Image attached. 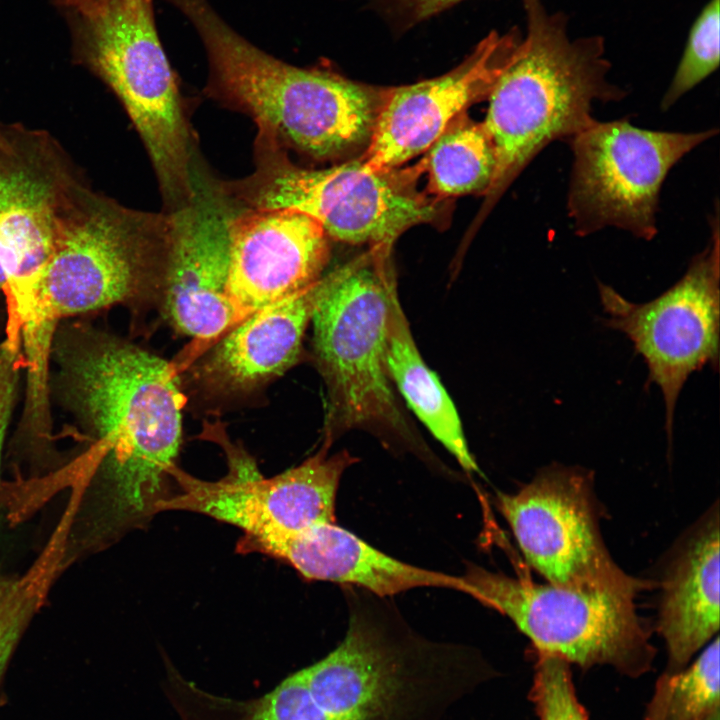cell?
Segmentation results:
<instances>
[{"label": "cell", "mask_w": 720, "mask_h": 720, "mask_svg": "<svg viewBox=\"0 0 720 720\" xmlns=\"http://www.w3.org/2000/svg\"><path fill=\"white\" fill-rule=\"evenodd\" d=\"M281 148L258 133L257 168L235 185L251 208L295 210L314 219L329 238L369 247H392L407 229L440 216V201L416 190L414 173L376 172L361 158L306 169Z\"/></svg>", "instance_id": "obj_6"}, {"label": "cell", "mask_w": 720, "mask_h": 720, "mask_svg": "<svg viewBox=\"0 0 720 720\" xmlns=\"http://www.w3.org/2000/svg\"><path fill=\"white\" fill-rule=\"evenodd\" d=\"M169 219L124 208L74 181L40 293L50 320L123 303L143 288L164 250Z\"/></svg>", "instance_id": "obj_7"}, {"label": "cell", "mask_w": 720, "mask_h": 720, "mask_svg": "<svg viewBox=\"0 0 720 720\" xmlns=\"http://www.w3.org/2000/svg\"><path fill=\"white\" fill-rule=\"evenodd\" d=\"M75 60L117 95L173 210L193 193L191 141L176 76L159 39L153 0H53Z\"/></svg>", "instance_id": "obj_5"}, {"label": "cell", "mask_w": 720, "mask_h": 720, "mask_svg": "<svg viewBox=\"0 0 720 720\" xmlns=\"http://www.w3.org/2000/svg\"><path fill=\"white\" fill-rule=\"evenodd\" d=\"M322 288L321 277L232 326L204 361L203 378L221 390L239 392L284 373L299 358Z\"/></svg>", "instance_id": "obj_19"}, {"label": "cell", "mask_w": 720, "mask_h": 720, "mask_svg": "<svg viewBox=\"0 0 720 720\" xmlns=\"http://www.w3.org/2000/svg\"><path fill=\"white\" fill-rule=\"evenodd\" d=\"M229 460L227 476L205 481L177 466L171 470L174 490L159 513L184 510L233 525L247 536L295 532L335 522L338 486L343 472L358 459L347 450L329 455L328 444L300 465L272 478L263 477L255 463L223 433Z\"/></svg>", "instance_id": "obj_12"}, {"label": "cell", "mask_w": 720, "mask_h": 720, "mask_svg": "<svg viewBox=\"0 0 720 720\" xmlns=\"http://www.w3.org/2000/svg\"><path fill=\"white\" fill-rule=\"evenodd\" d=\"M74 181L42 136L0 134V262L8 305L38 300Z\"/></svg>", "instance_id": "obj_13"}, {"label": "cell", "mask_w": 720, "mask_h": 720, "mask_svg": "<svg viewBox=\"0 0 720 720\" xmlns=\"http://www.w3.org/2000/svg\"><path fill=\"white\" fill-rule=\"evenodd\" d=\"M531 698L539 720H589L563 660L538 655Z\"/></svg>", "instance_id": "obj_27"}, {"label": "cell", "mask_w": 720, "mask_h": 720, "mask_svg": "<svg viewBox=\"0 0 720 720\" xmlns=\"http://www.w3.org/2000/svg\"><path fill=\"white\" fill-rule=\"evenodd\" d=\"M25 366L21 344L6 337L0 343V459L17 392L19 371Z\"/></svg>", "instance_id": "obj_29"}, {"label": "cell", "mask_w": 720, "mask_h": 720, "mask_svg": "<svg viewBox=\"0 0 720 720\" xmlns=\"http://www.w3.org/2000/svg\"><path fill=\"white\" fill-rule=\"evenodd\" d=\"M166 666L163 689L180 720H334L312 698L301 670L263 696L237 700L209 693Z\"/></svg>", "instance_id": "obj_22"}, {"label": "cell", "mask_w": 720, "mask_h": 720, "mask_svg": "<svg viewBox=\"0 0 720 720\" xmlns=\"http://www.w3.org/2000/svg\"><path fill=\"white\" fill-rule=\"evenodd\" d=\"M6 286V277L3 270V267L0 262V290L4 291Z\"/></svg>", "instance_id": "obj_30"}, {"label": "cell", "mask_w": 720, "mask_h": 720, "mask_svg": "<svg viewBox=\"0 0 720 720\" xmlns=\"http://www.w3.org/2000/svg\"><path fill=\"white\" fill-rule=\"evenodd\" d=\"M689 666L657 681L645 720H708L719 715V638Z\"/></svg>", "instance_id": "obj_24"}, {"label": "cell", "mask_w": 720, "mask_h": 720, "mask_svg": "<svg viewBox=\"0 0 720 720\" xmlns=\"http://www.w3.org/2000/svg\"><path fill=\"white\" fill-rule=\"evenodd\" d=\"M59 537L26 574L0 579V676L58 569Z\"/></svg>", "instance_id": "obj_25"}, {"label": "cell", "mask_w": 720, "mask_h": 720, "mask_svg": "<svg viewBox=\"0 0 720 720\" xmlns=\"http://www.w3.org/2000/svg\"><path fill=\"white\" fill-rule=\"evenodd\" d=\"M421 170L434 198L486 194L496 169V154L482 122L457 116L426 151Z\"/></svg>", "instance_id": "obj_23"}, {"label": "cell", "mask_w": 720, "mask_h": 720, "mask_svg": "<svg viewBox=\"0 0 720 720\" xmlns=\"http://www.w3.org/2000/svg\"><path fill=\"white\" fill-rule=\"evenodd\" d=\"M386 359L393 385L412 411L464 470L478 472L457 409L415 344L395 277L389 285Z\"/></svg>", "instance_id": "obj_21"}, {"label": "cell", "mask_w": 720, "mask_h": 720, "mask_svg": "<svg viewBox=\"0 0 720 720\" xmlns=\"http://www.w3.org/2000/svg\"><path fill=\"white\" fill-rule=\"evenodd\" d=\"M61 353L71 402L96 437L92 530L112 541L145 527L172 494L184 397L176 368L117 338L86 334Z\"/></svg>", "instance_id": "obj_1"}, {"label": "cell", "mask_w": 720, "mask_h": 720, "mask_svg": "<svg viewBox=\"0 0 720 720\" xmlns=\"http://www.w3.org/2000/svg\"><path fill=\"white\" fill-rule=\"evenodd\" d=\"M176 6L206 50L209 91L252 116L259 133L318 159L367 146L387 88L285 63L239 35L208 0Z\"/></svg>", "instance_id": "obj_2"}, {"label": "cell", "mask_w": 720, "mask_h": 720, "mask_svg": "<svg viewBox=\"0 0 720 720\" xmlns=\"http://www.w3.org/2000/svg\"><path fill=\"white\" fill-rule=\"evenodd\" d=\"M497 507L527 562L549 584L631 598L649 583L626 574L602 539L591 473L553 465Z\"/></svg>", "instance_id": "obj_11"}, {"label": "cell", "mask_w": 720, "mask_h": 720, "mask_svg": "<svg viewBox=\"0 0 720 720\" xmlns=\"http://www.w3.org/2000/svg\"><path fill=\"white\" fill-rule=\"evenodd\" d=\"M231 213L193 181L189 201L168 215L164 307L181 333L210 341L243 319L226 296Z\"/></svg>", "instance_id": "obj_14"}, {"label": "cell", "mask_w": 720, "mask_h": 720, "mask_svg": "<svg viewBox=\"0 0 720 720\" xmlns=\"http://www.w3.org/2000/svg\"><path fill=\"white\" fill-rule=\"evenodd\" d=\"M462 577L474 599L508 617L538 655L582 668L610 665L630 677L642 675L652 664L655 650L634 598L540 585L474 564Z\"/></svg>", "instance_id": "obj_8"}, {"label": "cell", "mask_w": 720, "mask_h": 720, "mask_svg": "<svg viewBox=\"0 0 720 720\" xmlns=\"http://www.w3.org/2000/svg\"><path fill=\"white\" fill-rule=\"evenodd\" d=\"M718 133L653 131L594 120L567 140L573 154L567 210L576 235L606 227L651 240L662 184L686 154Z\"/></svg>", "instance_id": "obj_9"}, {"label": "cell", "mask_w": 720, "mask_h": 720, "mask_svg": "<svg viewBox=\"0 0 720 720\" xmlns=\"http://www.w3.org/2000/svg\"><path fill=\"white\" fill-rule=\"evenodd\" d=\"M711 239L691 260L685 274L664 293L634 303L598 282L603 323L632 342L665 404V429L671 439L676 403L689 376L706 365L717 368L720 323L718 209Z\"/></svg>", "instance_id": "obj_10"}, {"label": "cell", "mask_w": 720, "mask_h": 720, "mask_svg": "<svg viewBox=\"0 0 720 720\" xmlns=\"http://www.w3.org/2000/svg\"><path fill=\"white\" fill-rule=\"evenodd\" d=\"M526 33L487 98L482 124L496 154L485 211L548 144L569 140L595 120V102L626 95L610 83V63L599 36L570 38L566 16L542 0H522Z\"/></svg>", "instance_id": "obj_3"}, {"label": "cell", "mask_w": 720, "mask_h": 720, "mask_svg": "<svg viewBox=\"0 0 720 720\" xmlns=\"http://www.w3.org/2000/svg\"><path fill=\"white\" fill-rule=\"evenodd\" d=\"M392 247L369 250L322 275L313 350L327 391L325 443L349 430L422 450L394 393L386 359Z\"/></svg>", "instance_id": "obj_4"}, {"label": "cell", "mask_w": 720, "mask_h": 720, "mask_svg": "<svg viewBox=\"0 0 720 720\" xmlns=\"http://www.w3.org/2000/svg\"><path fill=\"white\" fill-rule=\"evenodd\" d=\"M237 552H257L286 562L309 580L357 586L376 597L421 587L443 588L474 598L463 577L417 567L372 547L334 523L266 536L243 535Z\"/></svg>", "instance_id": "obj_17"}, {"label": "cell", "mask_w": 720, "mask_h": 720, "mask_svg": "<svg viewBox=\"0 0 720 720\" xmlns=\"http://www.w3.org/2000/svg\"><path fill=\"white\" fill-rule=\"evenodd\" d=\"M719 2L709 0L695 20L684 53L662 98L663 111L717 69L720 57Z\"/></svg>", "instance_id": "obj_26"}, {"label": "cell", "mask_w": 720, "mask_h": 720, "mask_svg": "<svg viewBox=\"0 0 720 720\" xmlns=\"http://www.w3.org/2000/svg\"><path fill=\"white\" fill-rule=\"evenodd\" d=\"M393 33L402 34L463 0H359Z\"/></svg>", "instance_id": "obj_28"}, {"label": "cell", "mask_w": 720, "mask_h": 720, "mask_svg": "<svg viewBox=\"0 0 720 720\" xmlns=\"http://www.w3.org/2000/svg\"><path fill=\"white\" fill-rule=\"evenodd\" d=\"M658 629L669 670L687 666L719 630V513L708 511L684 538L662 582Z\"/></svg>", "instance_id": "obj_20"}, {"label": "cell", "mask_w": 720, "mask_h": 720, "mask_svg": "<svg viewBox=\"0 0 720 720\" xmlns=\"http://www.w3.org/2000/svg\"><path fill=\"white\" fill-rule=\"evenodd\" d=\"M392 616L377 603L351 602L344 640L301 670L312 698L334 720H366L388 701L399 658Z\"/></svg>", "instance_id": "obj_18"}, {"label": "cell", "mask_w": 720, "mask_h": 720, "mask_svg": "<svg viewBox=\"0 0 720 720\" xmlns=\"http://www.w3.org/2000/svg\"><path fill=\"white\" fill-rule=\"evenodd\" d=\"M519 40L515 32H491L447 73L387 88L361 157L364 164L376 172L390 171L426 152L468 105L488 96Z\"/></svg>", "instance_id": "obj_15"}, {"label": "cell", "mask_w": 720, "mask_h": 720, "mask_svg": "<svg viewBox=\"0 0 720 720\" xmlns=\"http://www.w3.org/2000/svg\"><path fill=\"white\" fill-rule=\"evenodd\" d=\"M329 236L311 217L290 209L234 215L226 296L243 318L319 280L330 259Z\"/></svg>", "instance_id": "obj_16"}]
</instances>
